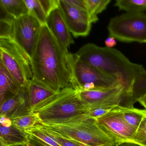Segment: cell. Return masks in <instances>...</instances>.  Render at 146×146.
Instances as JSON below:
<instances>
[{
    "label": "cell",
    "instance_id": "cell-1",
    "mask_svg": "<svg viewBox=\"0 0 146 146\" xmlns=\"http://www.w3.org/2000/svg\"><path fill=\"white\" fill-rule=\"evenodd\" d=\"M83 62L96 67L116 79L126 95L125 104L129 99L133 106L146 94V70L142 65L131 63L117 49L98 46L88 43L75 53Z\"/></svg>",
    "mask_w": 146,
    "mask_h": 146
},
{
    "label": "cell",
    "instance_id": "cell-2",
    "mask_svg": "<svg viewBox=\"0 0 146 146\" xmlns=\"http://www.w3.org/2000/svg\"><path fill=\"white\" fill-rule=\"evenodd\" d=\"M71 53L42 25L38 42L31 59L33 78L56 92L72 88Z\"/></svg>",
    "mask_w": 146,
    "mask_h": 146
},
{
    "label": "cell",
    "instance_id": "cell-3",
    "mask_svg": "<svg viewBox=\"0 0 146 146\" xmlns=\"http://www.w3.org/2000/svg\"><path fill=\"white\" fill-rule=\"evenodd\" d=\"M40 125L78 146H115L116 143L101 129L96 119L87 114L59 123Z\"/></svg>",
    "mask_w": 146,
    "mask_h": 146
},
{
    "label": "cell",
    "instance_id": "cell-4",
    "mask_svg": "<svg viewBox=\"0 0 146 146\" xmlns=\"http://www.w3.org/2000/svg\"><path fill=\"white\" fill-rule=\"evenodd\" d=\"M78 92L72 88L63 89L36 105L32 111L36 113L41 124L54 123L87 114Z\"/></svg>",
    "mask_w": 146,
    "mask_h": 146
},
{
    "label": "cell",
    "instance_id": "cell-5",
    "mask_svg": "<svg viewBox=\"0 0 146 146\" xmlns=\"http://www.w3.org/2000/svg\"><path fill=\"white\" fill-rule=\"evenodd\" d=\"M0 36L11 37L29 56L34 54L40 36L42 25L29 14L17 19L5 16L1 17Z\"/></svg>",
    "mask_w": 146,
    "mask_h": 146
},
{
    "label": "cell",
    "instance_id": "cell-6",
    "mask_svg": "<svg viewBox=\"0 0 146 146\" xmlns=\"http://www.w3.org/2000/svg\"><path fill=\"white\" fill-rule=\"evenodd\" d=\"M0 62L22 88H27L33 78L31 58L10 36H0Z\"/></svg>",
    "mask_w": 146,
    "mask_h": 146
},
{
    "label": "cell",
    "instance_id": "cell-7",
    "mask_svg": "<svg viewBox=\"0 0 146 146\" xmlns=\"http://www.w3.org/2000/svg\"><path fill=\"white\" fill-rule=\"evenodd\" d=\"M71 58L72 87L77 91L106 89L122 85L115 78L80 60L75 54H71Z\"/></svg>",
    "mask_w": 146,
    "mask_h": 146
},
{
    "label": "cell",
    "instance_id": "cell-8",
    "mask_svg": "<svg viewBox=\"0 0 146 146\" xmlns=\"http://www.w3.org/2000/svg\"><path fill=\"white\" fill-rule=\"evenodd\" d=\"M108 29L110 36L120 41L146 43V14L127 13L113 18Z\"/></svg>",
    "mask_w": 146,
    "mask_h": 146
},
{
    "label": "cell",
    "instance_id": "cell-9",
    "mask_svg": "<svg viewBox=\"0 0 146 146\" xmlns=\"http://www.w3.org/2000/svg\"><path fill=\"white\" fill-rule=\"evenodd\" d=\"M118 106L97 119V123L101 129L116 143L130 141L137 129L125 120L119 109Z\"/></svg>",
    "mask_w": 146,
    "mask_h": 146
},
{
    "label": "cell",
    "instance_id": "cell-10",
    "mask_svg": "<svg viewBox=\"0 0 146 146\" xmlns=\"http://www.w3.org/2000/svg\"><path fill=\"white\" fill-rule=\"evenodd\" d=\"M78 92L82 101L88 109L99 107L121 106L122 103L123 105L126 98L122 85L106 89Z\"/></svg>",
    "mask_w": 146,
    "mask_h": 146
},
{
    "label": "cell",
    "instance_id": "cell-11",
    "mask_svg": "<svg viewBox=\"0 0 146 146\" xmlns=\"http://www.w3.org/2000/svg\"><path fill=\"white\" fill-rule=\"evenodd\" d=\"M59 8L73 36L78 37L88 35L92 23L87 11L71 5L65 0H59Z\"/></svg>",
    "mask_w": 146,
    "mask_h": 146
},
{
    "label": "cell",
    "instance_id": "cell-12",
    "mask_svg": "<svg viewBox=\"0 0 146 146\" xmlns=\"http://www.w3.org/2000/svg\"><path fill=\"white\" fill-rule=\"evenodd\" d=\"M46 25L58 41L68 49L74 43L63 13L59 7L54 9L46 17Z\"/></svg>",
    "mask_w": 146,
    "mask_h": 146
},
{
    "label": "cell",
    "instance_id": "cell-13",
    "mask_svg": "<svg viewBox=\"0 0 146 146\" xmlns=\"http://www.w3.org/2000/svg\"><path fill=\"white\" fill-rule=\"evenodd\" d=\"M0 116L11 120L29 112L27 106V88H22L15 94L0 104Z\"/></svg>",
    "mask_w": 146,
    "mask_h": 146
},
{
    "label": "cell",
    "instance_id": "cell-14",
    "mask_svg": "<svg viewBox=\"0 0 146 146\" xmlns=\"http://www.w3.org/2000/svg\"><path fill=\"white\" fill-rule=\"evenodd\" d=\"M57 93L36 79L32 78L27 88L28 111H31L36 105Z\"/></svg>",
    "mask_w": 146,
    "mask_h": 146
},
{
    "label": "cell",
    "instance_id": "cell-15",
    "mask_svg": "<svg viewBox=\"0 0 146 146\" xmlns=\"http://www.w3.org/2000/svg\"><path fill=\"white\" fill-rule=\"evenodd\" d=\"M0 146H13L29 143V134L13 124L10 126L1 125Z\"/></svg>",
    "mask_w": 146,
    "mask_h": 146
},
{
    "label": "cell",
    "instance_id": "cell-16",
    "mask_svg": "<svg viewBox=\"0 0 146 146\" xmlns=\"http://www.w3.org/2000/svg\"><path fill=\"white\" fill-rule=\"evenodd\" d=\"M22 88L7 69L0 62V104Z\"/></svg>",
    "mask_w": 146,
    "mask_h": 146
},
{
    "label": "cell",
    "instance_id": "cell-17",
    "mask_svg": "<svg viewBox=\"0 0 146 146\" xmlns=\"http://www.w3.org/2000/svg\"><path fill=\"white\" fill-rule=\"evenodd\" d=\"M1 10L6 16L17 19L29 13L24 0H0Z\"/></svg>",
    "mask_w": 146,
    "mask_h": 146
},
{
    "label": "cell",
    "instance_id": "cell-18",
    "mask_svg": "<svg viewBox=\"0 0 146 146\" xmlns=\"http://www.w3.org/2000/svg\"><path fill=\"white\" fill-rule=\"evenodd\" d=\"M118 108L126 122L137 129L143 119L146 117V110L119 106Z\"/></svg>",
    "mask_w": 146,
    "mask_h": 146
},
{
    "label": "cell",
    "instance_id": "cell-19",
    "mask_svg": "<svg viewBox=\"0 0 146 146\" xmlns=\"http://www.w3.org/2000/svg\"><path fill=\"white\" fill-rule=\"evenodd\" d=\"M11 121L16 127L26 131L41 124L37 114L32 111L13 119Z\"/></svg>",
    "mask_w": 146,
    "mask_h": 146
},
{
    "label": "cell",
    "instance_id": "cell-20",
    "mask_svg": "<svg viewBox=\"0 0 146 146\" xmlns=\"http://www.w3.org/2000/svg\"><path fill=\"white\" fill-rule=\"evenodd\" d=\"M110 1V0H86V11L92 23L98 21V14L106 8Z\"/></svg>",
    "mask_w": 146,
    "mask_h": 146
},
{
    "label": "cell",
    "instance_id": "cell-21",
    "mask_svg": "<svg viewBox=\"0 0 146 146\" xmlns=\"http://www.w3.org/2000/svg\"><path fill=\"white\" fill-rule=\"evenodd\" d=\"M115 6L129 13H140L146 10V0H117Z\"/></svg>",
    "mask_w": 146,
    "mask_h": 146
},
{
    "label": "cell",
    "instance_id": "cell-22",
    "mask_svg": "<svg viewBox=\"0 0 146 146\" xmlns=\"http://www.w3.org/2000/svg\"><path fill=\"white\" fill-rule=\"evenodd\" d=\"M29 13L37 19L42 25H46V16L39 0H24Z\"/></svg>",
    "mask_w": 146,
    "mask_h": 146
},
{
    "label": "cell",
    "instance_id": "cell-23",
    "mask_svg": "<svg viewBox=\"0 0 146 146\" xmlns=\"http://www.w3.org/2000/svg\"><path fill=\"white\" fill-rule=\"evenodd\" d=\"M27 132L30 135L39 138L50 146H61L46 132L39 127L38 125Z\"/></svg>",
    "mask_w": 146,
    "mask_h": 146
},
{
    "label": "cell",
    "instance_id": "cell-24",
    "mask_svg": "<svg viewBox=\"0 0 146 146\" xmlns=\"http://www.w3.org/2000/svg\"><path fill=\"white\" fill-rule=\"evenodd\" d=\"M130 141L141 146H146V117L143 119Z\"/></svg>",
    "mask_w": 146,
    "mask_h": 146
},
{
    "label": "cell",
    "instance_id": "cell-25",
    "mask_svg": "<svg viewBox=\"0 0 146 146\" xmlns=\"http://www.w3.org/2000/svg\"><path fill=\"white\" fill-rule=\"evenodd\" d=\"M117 106H108L91 108L89 109L87 115L89 117L97 119L110 112Z\"/></svg>",
    "mask_w": 146,
    "mask_h": 146
},
{
    "label": "cell",
    "instance_id": "cell-26",
    "mask_svg": "<svg viewBox=\"0 0 146 146\" xmlns=\"http://www.w3.org/2000/svg\"><path fill=\"white\" fill-rule=\"evenodd\" d=\"M38 126L41 129L46 132L53 139H54L58 144L61 146H78L71 141L59 135L53 131L47 129L41 125L40 124H38Z\"/></svg>",
    "mask_w": 146,
    "mask_h": 146
},
{
    "label": "cell",
    "instance_id": "cell-27",
    "mask_svg": "<svg viewBox=\"0 0 146 146\" xmlns=\"http://www.w3.org/2000/svg\"><path fill=\"white\" fill-rule=\"evenodd\" d=\"M47 17L54 9L59 7V0H39Z\"/></svg>",
    "mask_w": 146,
    "mask_h": 146
},
{
    "label": "cell",
    "instance_id": "cell-28",
    "mask_svg": "<svg viewBox=\"0 0 146 146\" xmlns=\"http://www.w3.org/2000/svg\"><path fill=\"white\" fill-rule=\"evenodd\" d=\"M28 144L29 146H51L39 138L30 134Z\"/></svg>",
    "mask_w": 146,
    "mask_h": 146
},
{
    "label": "cell",
    "instance_id": "cell-29",
    "mask_svg": "<svg viewBox=\"0 0 146 146\" xmlns=\"http://www.w3.org/2000/svg\"><path fill=\"white\" fill-rule=\"evenodd\" d=\"M65 1L66 2L75 7L86 11V0H65Z\"/></svg>",
    "mask_w": 146,
    "mask_h": 146
},
{
    "label": "cell",
    "instance_id": "cell-30",
    "mask_svg": "<svg viewBox=\"0 0 146 146\" xmlns=\"http://www.w3.org/2000/svg\"><path fill=\"white\" fill-rule=\"evenodd\" d=\"M105 43L106 47L112 48L116 46L117 44V42L115 38H113V37L110 36L105 40Z\"/></svg>",
    "mask_w": 146,
    "mask_h": 146
},
{
    "label": "cell",
    "instance_id": "cell-31",
    "mask_svg": "<svg viewBox=\"0 0 146 146\" xmlns=\"http://www.w3.org/2000/svg\"><path fill=\"white\" fill-rule=\"evenodd\" d=\"M115 146H141L138 144L131 141H124L117 143L115 144Z\"/></svg>",
    "mask_w": 146,
    "mask_h": 146
},
{
    "label": "cell",
    "instance_id": "cell-32",
    "mask_svg": "<svg viewBox=\"0 0 146 146\" xmlns=\"http://www.w3.org/2000/svg\"><path fill=\"white\" fill-rule=\"evenodd\" d=\"M138 102L146 109V94Z\"/></svg>",
    "mask_w": 146,
    "mask_h": 146
},
{
    "label": "cell",
    "instance_id": "cell-33",
    "mask_svg": "<svg viewBox=\"0 0 146 146\" xmlns=\"http://www.w3.org/2000/svg\"><path fill=\"white\" fill-rule=\"evenodd\" d=\"M29 146V144H28V143H27V144H20V145H15V146Z\"/></svg>",
    "mask_w": 146,
    "mask_h": 146
}]
</instances>
